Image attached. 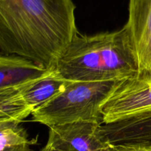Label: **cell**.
Wrapping results in <instances>:
<instances>
[{"mask_svg": "<svg viewBox=\"0 0 151 151\" xmlns=\"http://www.w3.org/2000/svg\"><path fill=\"white\" fill-rule=\"evenodd\" d=\"M30 145L19 124L0 123V151H30Z\"/></svg>", "mask_w": 151, "mask_h": 151, "instance_id": "cell-10", "label": "cell"}, {"mask_svg": "<svg viewBox=\"0 0 151 151\" xmlns=\"http://www.w3.org/2000/svg\"><path fill=\"white\" fill-rule=\"evenodd\" d=\"M114 135L121 144L151 143V110L116 121Z\"/></svg>", "mask_w": 151, "mask_h": 151, "instance_id": "cell-9", "label": "cell"}, {"mask_svg": "<svg viewBox=\"0 0 151 151\" xmlns=\"http://www.w3.org/2000/svg\"><path fill=\"white\" fill-rule=\"evenodd\" d=\"M101 125L78 121L50 127L47 144L59 151H107L112 145L102 134Z\"/></svg>", "mask_w": 151, "mask_h": 151, "instance_id": "cell-5", "label": "cell"}, {"mask_svg": "<svg viewBox=\"0 0 151 151\" xmlns=\"http://www.w3.org/2000/svg\"><path fill=\"white\" fill-rule=\"evenodd\" d=\"M72 0H0L1 55H15L47 69L78 34Z\"/></svg>", "mask_w": 151, "mask_h": 151, "instance_id": "cell-1", "label": "cell"}, {"mask_svg": "<svg viewBox=\"0 0 151 151\" xmlns=\"http://www.w3.org/2000/svg\"><path fill=\"white\" fill-rule=\"evenodd\" d=\"M151 110V81L121 80L102 107L103 124Z\"/></svg>", "mask_w": 151, "mask_h": 151, "instance_id": "cell-4", "label": "cell"}, {"mask_svg": "<svg viewBox=\"0 0 151 151\" xmlns=\"http://www.w3.org/2000/svg\"><path fill=\"white\" fill-rule=\"evenodd\" d=\"M50 70L21 56L1 55L0 88L19 86L42 76Z\"/></svg>", "mask_w": 151, "mask_h": 151, "instance_id": "cell-8", "label": "cell"}, {"mask_svg": "<svg viewBox=\"0 0 151 151\" xmlns=\"http://www.w3.org/2000/svg\"><path fill=\"white\" fill-rule=\"evenodd\" d=\"M54 69L72 82H103L136 78L139 70L130 34L119 30L93 35L78 34Z\"/></svg>", "mask_w": 151, "mask_h": 151, "instance_id": "cell-2", "label": "cell"}, {"mask_svg": "<svg viewBox=\"0 0 151 151\" xmlns=\"http://www.w3.org/2000/svg\"><path fill=\"white\" fill-rule=\"evenodd\" d=\"M107 151H151V143L112 145Z\"/></svg>", "mask_w": 151, "mask_h": 151, "instance_id": "cell-11", "label": "cell"}, {"mask_svg": "<svg viewBox=\"0 0 151 151\" xmlns=\"http://www.w3.org/2000/svg\"><path fill=\"white\" fill-rule=\"evenodd\" d=\"M119 81H70L60 94L34 111L32 120L49 128L78 121L103 124L102 107Z\"/></svg>", "mask_w": 151, "mask_h": 151, "instance_id": "cell-3", "label": "cell"}, {"mask_svg": "<svg viewBox=\"0 0 151 151\" xmlns=\"http://www.w3.org/2000/svg\"><path fill=\"white\" fill-rule=\"evenodd\" d=\"M39 151H59L56 149H55L54 147H52V146H50V145L47 144L45 146H44L43 148H41Z\"/></svg>", "mask_w": 151, "mask_h": 151, "instance_id": "cell-12", "label": "cell"}, {"mask_svg": "<svg viewBox=\"0 0 151 151\" xmlns=\"http://www.w3.org/2000/svg\"><path fill=\"white\" fill-rule=\"evenodd\" d=\"M69 82L52 69L39 78L11 87L32 114L34 111L63 91Z\"/></svg>", "mask_w": 151, "mask_h": 151, "instance_id": "cell-7", "label": "cell"}, {"mask_svg": "<svg viewBox=\"0 0 151 151\" xmlns=\"http://www.w3.org/2000/svg\"><path fill=\"white\" fill-rule=\"evenodd\" d=\"M125 26L138 61L136 78L151 81V0H129L128 19Z\"/></svg>", "mask_w": 151, "mask_h": 151, "instance_id": "cell-6", "label": "cell"}]
</instances>
